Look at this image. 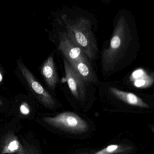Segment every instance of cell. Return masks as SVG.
I'll return each instance as SVG.
<instances>
[{"instance_id": "obj_1", "label": "cell", "mask_w": 154, "mask_h": 154, "mask_svg": "<svg viewBox=\"0 0 154 154\" xmlns=\"http://www.w3.org/2000/svg\"><path fill=\"white\" fill-rule=\"evenodd\" d=\"M140 49L124 15L118 19L109 46L102 51L101 72L108 77L126 68L136 58Z\"/></svg>"}, {"instance_id": "obj_2", "label": "cell", "mask_w": 154, "mask_h": 154, "mask_svg": "<svg viewBox=\"0 0 154 154\" xmlns=\"http://www.w3.org/2000/svg\"><path fill=\"white\" fill-rule=\"evenodd\" d=\"M64 23L66 32L71 40L82 49L90 61L96 60L98 48L90 20L81 17L66 19Z\"/></svg>"}, {"instance_id": "obj_3", "label": "cell", "mask_w": 154, "mask_h": 154, "mask_svg": "<svg viewBox=\"0 0 154 154\" xmlns=\"http://www.w3.org/2000/svg\"><path fill=\"white\" fill-rule=\"evenodd\" d=\"M101 91V98L104 101L111 104L115 108L147 109L151 108L143 99L129 91L119 89L114 86L108 85L105 90Z\"/></svg>"}, {"instance_id": "obj_4", "label": "cell", "mask_w": 154, "mask_h": 154, "mask_svg": "<svg viewBox=\"0 0 154 154\" xmlns=\"http://www.w3.org/2000/svg\"><path fill=\"white\" fill-rule=\"evenodd\" d=\"M43 120L53 127L75 133L85 132L88 128L86 121L71 112H63L54 117H45Z\"/></svg>"}, {"instance_id": "obj_5", "label": "cell", "mask_w": 154, "mask_h": 154, "mask_svg": "<svg viewBox=\"0 0 154 154\" xmlns=\"http://www.w3.org/2000/svg\"><path fill=\"white\" fill-rule=\"evenodd\" d=\"M18 66L28 85L39 101L46 108L53 109L55 107L56 101L53 97L35 79L29 69L20 62H18Z\"/></svg>"}, {"instance_id": "obj_6", "label": "cell", "mask_w": 154, "mask_h": 154, "mask_svg": "<svg viewBox=\"0 0 154 154\" xmlns=\"http://www.w3.org/2000/svg\"><path fill=\"white\" fill-rule=\"evenodd\" d=\"M58 49L68 63L79 61L90 62L82 49L71 40L66 32L60 34Z\"/></svg>"}, {"instance_id": "obj_7", "label": "cell", "mask_w": 154, "mask_h": 154, "mask_svg": "<svg viewBox=\"0 0 154 154\" xmlns=\"http://www.w3.org/2000/svg\"><path fill=\"white\" fill-rule=\"evenodd\" d=\"M64 67L68 86L72 95L79 101H85L87 95L86 82L79 75L65 59Z\"/></svg>"}, {"instance_id": "obj_8", "label": "cell", "mask_w": 154, "mask_h": 154, "mask_svg": "<svg viewBox=\"0 0 154 154\" xmlns=\"http://www.w3.org/2000/svg\"><path fill=\"white\" fill-rule=\"evenodd\" d=\"M33 146L22 145L12 133L6 134L3 137L0 146V154H38Z\"/></svg>"}, {"instance_id": "obj_9", "label": "cell", "mask_w": 154, "mask_h": 154, "mask_svg": "<svg viewBox=\"0 0 154 154\" xmlns=\"http://www.w3.org/2000/svg\"><path fill=\"white\" fill-rule=\"evenodd\" d=\"M41 73L49 88L51 89L54 90L58 83V78L53 55H51L44 61L41 69Z\"/></svg>"}, {"instance_id": "obj_10", "label": "cell", "mask_w": 154, "mask_h": 154, "mask_svg": "<svg viewBox=\"0 0 154 154\" xmlns=\"http://www.w3.org/2000/svg\"><path fill=\"white\" fill-rule=\"evenodd\" d=\"M68 63L85 82L94 83L97 82V78L90 62L79 61Z\"/></svg>"}, {"instance_id": "obj_11", "label": "cell", "mask_w": 154, "mask_h": 154, "mask_svg": "<svg viewBox=\"0 0 154 154\" xmlns=\"http://www.w3.org/2000/svg\"><path fill=\"white\" fill-rule=\"evenodd\" d=\"M119 148L118 145H111L95 154H113L111 153L117 151Z\"/></svg>"}, {"instance_id": "obj_12", "label": "cell", "mask_w": 154, "mask_h": 154, "mask_svg": "<svg viewBox=\"0 0 154 154\" xmlns=\"http://www.w3.org/2000/svg\"><path fill=\"white\" fill-rule=\"evenodd\" d=\"M20 112L23 115H28L30 113V108L28 103L24 102L20 106Z\"/></svg>"}, {"instance_id": "obj_13", "label": "cell", "mask_w": 154, "mask_h": 154, "mask_svg": "<svg viewBox=\"0 0 154 154\" xmlns=\"http://www.w3.org/2000/svg\"><path fill=\"white\" fill-rule=\"evenodd\" d=\"M3 79V76L2 74L0 72V82H2Z\"/></svg>"}, {"instance_id": "obj_14", "label": "cell", "mask_w": 154, "mask_h": 154, "mask_svg": "<svg viewBox=\"0 0 154 154\" xmlns=\"http://www.w3.org/2000/svg\"><path fill=\"white\" fill-rule=\"evenodd\" d=\"M2 100H1V99L0 98V106H2Z\"/></svg>"}]
</instances>
